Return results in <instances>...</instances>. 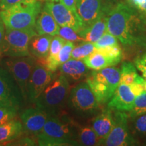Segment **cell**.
Here are the masks:
<instances>
[{"mask_svg": "<svg viewBox=\"0 0 146 146\" xmlns=\"http://www.w3.org/2000/svg\"><path fill=\"white\" fill-rule=\"evenodd\" d=\"M106 25L124 46L146 47V21L132 7L118 3L106 16Z\"/></svg>", "mask_w": 146, "mask_h": 146, "instance_id": "obj_1", "label": "cell"}, {"mask_svg": "<svg viewBox=\"0 0 146 146\" xmlns=\"http://www.w3.org/2000/svg\"><path fill=\"white\" fill-rule=\"evenodd\" d=\"M75 125L68 118L50 115L42 131L36 135L37 143L43 146L77 145Z\"/></svg>", "mask_w": 146, "mask_h": 146, "instance_id": "obj_2", "label": "cell"}, {"mask_svg": "<svg viewBox=\"0 0 146 146\" xmlns=\"http://www.w3.org/2000/svg\"><path fill=\"white\" fill-rule=\"evenodd\" d=\"M43 8L41 0L22 1L6 10L0 11L5 28L29 29L35 28L37 16Z\"/></svg>", "mask_w": 146, "mask_h": 146, "instance_id": "obj_3", "label": "cell"}, {"mask_svg": "<svg viewBox=\"0 0 146 146\" xmlns=\"http://www.w3.org/2000/svg\"><path fill=\"white\" fill-rule=\"evenodd\" d=\"M120 70L114 66L94 70L87 76L86 82L100 104L112 98L120 84Z\"/></svg>", "mask_w": 146, "mask_h": 146, "instance_id": "obj_4", "label": "cell"}, {"mask_svg": "<svg viewBox=\"0 0 146 146\" xmlns=\"http://www.w3.org/2000/svg\"><path fill=\"white\" fill-rule=\"evenodd\" d=\"M70 83L66 78L60 74L47 85L36 100L35 104L50 115L58 114L62 107L68 100Z\"/></svg>", "mask_w": 146, "mask_h": 146, "instance_id": "obj_5", "label": "cell"}, {"mask_svg": "<svg viewBox=\"0 0 146 146\" xmlns=\"http://www.w3.org/2000/svg\"><path fill=\"white\" fill-rule=\"evenodd\" d=\"M37 34L35 28L14 29L5 28L3 41L0 46V53L10 58L23 57L30 55L29 42Z\"/></svg>", "mask_w": 146, "mask_h": 146, "instance_id": "obj_6", "label": "cell"}, {"mask_svg": "<svg viewBox=\"0 0 146 146\" xmlns=\"http://www.w3.org/2000/svg\"><path fill=\"white\" fill-rule=\"evenodd\" d=\"M67 100L70 108L81 116L93 115L100 106L96 97L86 81L79 83L73 87Z\"/></svg>", "mask_w": 146, "mask_h": 146, "instance_id": "obj_7", "label": "cell"}, {"mask_svg": "<svg viewBox=\"0 0 146 146\" xmlns=\"http://www.w3.org/2000/svg\"><path fill=\"white\" fill-rule=\"evenodd\" d=\"M1 64L13 77L21 89L24 99L26 100L29 78L36 64L35 58L31 55L23 57H8L3 60Z\"/></svg>", "mask_w": 146, "mask_h": 146, "instance_id": "obj_8", "label": "cell"}, {"mask_svg": "<svg viewBox=\"0 0 146 146\" xmlns=\"http://www.w3.org/2000/svg\"><path fill=\"white\" fill-rule=\"evenodd\" d=\"M24 98L21 89L11 74L0 66V107L19 110Z\"/></svg>", "mask_w": 146, "mask_h": 146, "instance_id": "obj_9", "label": "cell"}, {"mask_svg": "<svg viewBox=\"0 0 146 146\" xmlns=\"http://www.w3.org/2000/svg\"><path fill=\"white\" fill-rule=\"evenodd\" d=\"M114 125L110 134L100 145L127 146L136 143L130 133L128 126V115L125 112L117 111L115 113Z\"/></svg>", "mask_w": 146, "mask_h": 146, "instance_id": "obj_10", "label": "cell"}, {"mask_svg": "<svg viewBox=\"0 0 146 146\" xmlns=\"http://www.w3.org/2000/svg\"><path fill=\"white\" fill-rule=\"evenodd\" d=\"M43 8L53 16L60 27H69L78 32L84 28L76 12L70 10L58 0L45 1Z\"/></svg>", "mask_w": 146, "mask_h": 146, "instance_id": "obj_11", "label": "cell"}, {"mask_svg": "<svg viewBox=\"0 0 146 146\" xmlns=\"http://www.w3.org/2000/svg\"><path fill=\"white\" fill-rule=\"evenodd\" d=\"M54 72L44 65L36 64L31 74L27 86V98L33 103L36 100L54 79Z\"/></svg>", "mask_w": 146, "mask_h": 146, "instance_id": "obj_12", "label": "cell"}, {"mask_svg": "<svg viewBox=\"0 0 146 146\" xmlns=\"http://www.w3.org/2000/svg\"><path fill=\"white\" fill-rule=\"evenodd\" d=\"M50 116L47 112L37 106L25 110L21 114L24 132L36 136L42 131Z\"/></svg>", "mask_w": 146, "mask_h": 146, "instance_id": "obj_13", "label": "cell"}, {"mask_svg": "<svg viewBox=\"0 0 146 146\" xmlns=\"http://www.w3.org/2000/svg\"><path fill=\"white\" fill-rule=\"evenodd\" d=\"M76 12L84 28L91 25L104 14L102 0H78Z\"/></svg>", "mask_w": 146, "mask_h": 146, "instance_id": "obj_14", "label": "cell"}, {"mask_svg": "<svg viewBox=\"0 0 146 146\" xmlns=\"http://www.w3.org/2000/svg\"><path fill=\"white\" fill-rule=\"evenodd\" d=\"M136 96L133 94L129 85L119 84L115 90L112 99L109 102V109L121 112H130L133 109Z\"/></svg>", "mask_w": 146, "mask_h": 146, "instance_id": "obj_15", "label": "cell"}, {"mask_svg": "<svg viewBox=\"0 0 146 146\" xmlns=\"http://www.w3.org/2000/svg\"><path fill=\"white\" fill-rule=\"evenodd\" d=\"M60 72L68 79V81H80L87 76L89 68L83 60L70 58L59 66Z\"/></svg>", "mask_w": 146, "mask_h": 146, "instance_id": "obj_16", "label": "cell"}, {"mask_svg": "<svg viewBox=\"0 0 146 146\" xmlns=\"http://www.w3.org/2000/svg\"><path fill=\"white\" fill-rule=\"evenodd\" d=\"M114 125V118L111 112V109L106 110L94 118L91 127L99 138V145L110 134Z\"/></svg>", "mask_w": 146, "mask_h": 146, "instance_id": "obj_17", "label": "cell"}, {"mask_svg": "<svg viewBox=\"0 0 146 146\" xmlns=\"http://www.w3.org/2000/svg\"><path fill=\"white\" fill-rule=\"evenodd\" d=\"M53 37L54 36L49 35L39 34L33 36L29 45L30 55L41 60L46 59L49 55Z\"/></svg>", "mask_w": 146, "mask_h": 146, "instance_id": "obj_18", "label": "cell"}, {"mask_svg": "<svg viewBox=\"0 0 146 146\" xmlns=\"http://www.w3.org/2000/svg\"><path fill=\"white\" fill-rule=\"evenodd\" d=\"M59 25L48 11L42 8L36 18L35 30L39 35H49L53 36L58 35L60 29Z\"/></svg>", "mask_w": 146, "mask_h": 146, "instance_id": "obj_19", "label": "cell"}, {"mask_svg": "<svg viewBox=\"0 0 146 146\" xmlns=\"http://www.w3.org/2000/svg\"><path fill=\"white\" fill-rule=\"evenodd\" d=\"M106 31V16L103 14L94 23L79 31L78 33L83 38L85 42L95 43Z\"/></svg>", "mask_w": 146, "mask_h": 146, "instance_id": "obj_20", "label": "cell"}, {"mask_svg": "<svg viewBox=\"0 0 146 146\" xmlns=\"http://www.w3.org/2000/svg\"><path fill=\"white\" fill-rule=\"evenodd\" d=\"M83 60L89 69L98 70L107 67L114 66L118 64L121 60L109 57L95 50L94 52L83 58Z\"/></svg>", "mask_w": 146, "mask_h": 146, "instance_id": "obj_21", "label": "cell"}, {"mask_svg": "<svg viewBox=\"0 0 146 146\" xmlns=\"http://www.w3.org/2000/svg\"><path fill=\"white\" fill-rule=\"evenodd\" d=\"M23 132V124L15 119L0 125V145L12 142Z\"/></svg>", "mask_w": 146, "mask_h": 146, "instance_id": "obj_22", "label": "cell"}, {"mask_svg": "<svg viewBox=\"0 0 146 146\" xmlns=\"http://www.w3.org/2000/svg\"><path fill=\"white\" fill-rule=\"evenodd\" d=\"M76 140L78 145L85 146L99 145L100 139L92 127L88 126H76Z\"/></svg>", "mask_w": 146, "mask_h": 146, "instance_id": "obj_23", "label": "cell"}, {"mask_svg": "<svg viewBox=\"0 0 146 146\" xmlns=\"http://www.w3.org/2000/svg\"><path fill=\"white\" fill-rule=\"evenodd\" d=\"M143 77L138 74L134 64L129 62H125L120 69V84L130 85L135 83L143 84Z\"/></svg>", "mask_w": 146, "mask_h": 146, "instance_id": "obj_24", "label": "cell"}, {"mask_svg": "<svg viewBox=\"0 0 146 146\" xmlns=\"http://www.w3.org/2000/svg\"><path fill=\"white\" fill-rule=\"evenodd\" d=\"M96 50L94 43L84 41L73 48L71 58L76 60H83Z\"/></svg>", "mask_w": 146, "mask_h": 146, "instance_id": "obj_25", "label": "cell"}, {"mask_svg": "<svg viewBox=\"0 0 146 146\" xmlns=\"http://www.w3.org/2000/svg\"><path fill=\"white\" fill-rule=\"evenodd\" d=\"M146 114V92L142 93L137 96L134 102L133 109L130 111L129 116L134 118L135 116Z\"/></svg>", "mask_w": 146, "mask_h": 146, "instance_id": "obj_26", "label": "cell"}, {"mask_svg": "<svg viewBox=\"0 0 146 146\" xmlns=\"http://www.w3.org/2000/svg\"><path fill=\"white\" fill-rule=\"evenodd\" d=\"M74 45L73 42L67 41L66 42L65 44L64 45L62 48L61 49L60 52L58 54L57 58L56 60V68H59L60 66H61L66 62L68 61L71 58V54Z\"/></svg>", "mask_w": 146, "mask_h": 146, "instance_id": "obj_27", "label": "cell"}, {"mask_svg": "<svg viewBox=\"0 0 146 146\" xmlns=\"http://www.w3.org/2000/svg\"><path fill=\"white\" fill-rule=\"evenodd\" d=\"M58 35L67 41L84 42L85 40L81 37L74 29L69 27H60Z\"/></svg>", "mask_w": 146, "mask_h": 146, "instance_id": "obj_28", "label": "cell"}, {"mask_svg": "<svg viewBox=\"0 0 146 146\" xmlns=\"http://www.w3.org/2000/svg\"><path fill=\"white\" fill-rule=\"evenodd\" d=\"M118 40L117 38L106 31L98 41L94 43V44L96 47V49H98L102 48V47L118 45Z\"/></svg>", "mask_w": 146, "mask_h": 146, "instance_id": "obj_29", "label": "cell"}, {"mask_svg": "<svg viewBox=\"0 0 146 146\" xmlns=\"http://www.w3.org/2000/svg\"><path fill=\"white\" fill-rule=\"evenodd\" d=\"M133 129L137 134L146 135V114L132 118Z\"/></svg>", "mask_w": 146, "mask_h": 146, "instance_id": "obj_30", "label": "cell"}, {"mask_svg": "<svg viewBox=\"0 0 146 146\" xmlns=\"http://www.w3.org/2000/svg\"><path fill=\"white\" fill-rule=\"evenodd\" d=\"M96 50L102 53V54H104L106 56L111 58H118V59L121 60L122 57H123V52H122L119 45L102 47V48L96 49Z\"/></svg>", "mask_w": 146, "mask_h": 146, "instance_id": "obj_31", "label": "cell"}, {"mask_svg": "<svg viewBox=\"0 0 146 146\" xmlns=\"http://www.w3.org/2000/svg\"><path fill=\"white\" fill-rule=\"evenodd\" d=\"M18 110L12 108L0 107V125L14 120L17 114Z\"/></svg>", "mask_w": 146, "mask_h": 146, "instance_id": "obj_32", "label": "cell"}, {"mask_svg": "<svg viewBox=\"0 0 146 146\" xmlns=\"http://www.w3.org/2000/svg\"><path fill=\"white\" fill-rule=\"evenodd\" d=\"M134 63L136 68L141 72L144 79L146 80V52L136 58Z\"/></svg>", "mask_w": 146, "mask_h": 146, "instance_id": "obj_33", "label": "cell"}, {"mask_svg": "<svg viewBox=\"0 0 146 146\" xmlns=\"http://www.w3.org/2000/svg\"><path fill=\"white\" fill-rule=\"evenodd\" d=\"M129 5L146 15V0H127Z\"/></svg>", "mask_w": 146, "mask_h": 146, "instance_id": "obj_34", "label": "cell"}, {"mask_svg": "<svg viewBox=\"0 0 146 146\" xmlns=\"http://www.w3.org/2000/svg\"><path fill=\"white\" fill-rule=\"evenodd\" d=\"M25 1H27V0H1V2H0V10H6V9L12 7V5L16 4V3ZM41 1H43V0H41Z\"/></svg>", "mask_w": 146, "mask_h": 146, "instance_id": "obj_35", "label": "cell"}, {"mask_svg": "<svg viewBox=\"0 0 146 146\" xmlns=\"http://www.w3.org/2000/svg\"><path fill=\"white\" fill-rule=\"evenodd\" d=\"M129 87H130L133 94H134L136 97L139 96L140 94H141L142 93L144 92V89L142 84L135 83L129 85Z\"/></svg>", "mask_w": 146, "mask_h": 146, "instance_id": "obj_36", "label": "cell"}, {"mask_svg": "<svg viewBox=\"0 0 146 146\" xmlns=\"http://www.w3.org/2000/svg\"><path fill=\"white\" fill-rule=\"evenodd\" d=\"M13 145H35L36 143L32 139L29 137L22 138L16 142H13Z\"/></svg>", "mask_w": 146, "mask_h": 146, "instance_id": "obj_37", "label": "cell"}, {"mask_svg": "<svg viewBox=\"0 0 146 146\" xmlns=\"http://www.w3.org/2000/svg\"><path fill=\"white\" fill-rule=\"evenodd\" d=\"M58 1H60L70 10L76 12V5L78 0H58Z\"/></svg>", "mask_w": 146, "mask_h": 146, "instance_id": "obj_38", "label": "cell"}, {"mask_svg": "<svg viewBox=\"0 0 146 146\" xmlns=\"http://www.w3.org/2000/svg\"><path fill=\"white\" fill-rule=\"evenodd\" d=\"M5 27L4 25V23H3L1 16H0V46H1V43H2L3 41V36H4V34H5Z\"/></svg>", "mask_w": 146, "mask_h": 146, "instance_id": "obj_39", "label": "cell"}, {"mask_svg": "<svg viewBox=\"0 0 146 146\" xmlns=\"http://www.w3.org/2000/svg\"><path fill=\"white\" fill-rule=\"evenodd\" d=\"M142 85H143L144 91H145V92H146V80H144L143 83V84H142Z\"/></svg>", "mask_w": 146, "mask_h": 146, "instance_id": "obj_40", "label": "cell"}, {"mask_svg": "<svg viewBox=\"0 0 146 146\" xmlns=\"http://www.w3.org/2000/svg\"><path fill=\"white\" fill-rule=\"evenodd\" d=\"M1 0H0V2H1Z\"/></svg>", "mask_w": 146, "mask_h": 146, "instance_id": "obj_41", "label": "cell"}, {"mask_svg": "<svg viewBox=\"0 0 146 146\" xmlns=\"http://www.w3.org/2000/svg\"><path fill=\"white\" fill-rule=\"evenodd\" d=\"M45 1H46V0H45Z\"/></svg>", "mask_w": 146, "mask_h": 146, "instance_id": "obj_42", "label": "cell"}, {"mask_svg": "<svg viewBox=\"0 0 146 146\" xmlns=\"http://www.w3.org/2000/svg\"><path fill=\"white\" fill-rule=\"evenodd\" d=\"M0 54H1V53H0Z\"/></svg>", "mask_w": 146, "mask_h": 146, "instance_id": "obj_43", "label": "cell"}]
</instances>
